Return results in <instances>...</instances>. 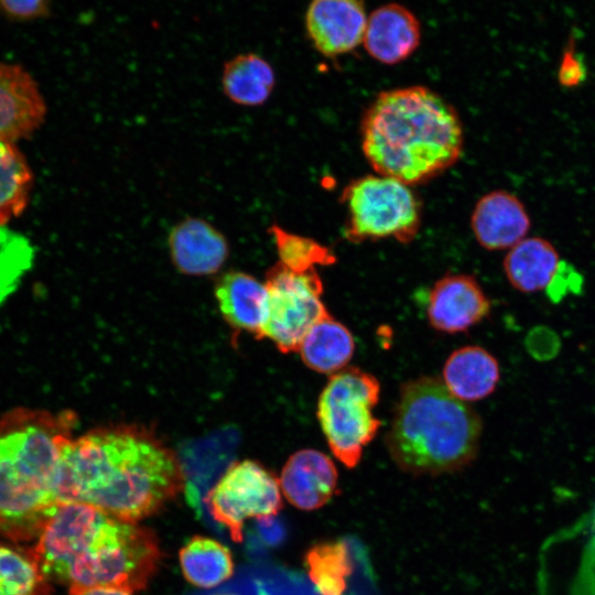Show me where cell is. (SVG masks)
<instances>
[{
	"label": "cell",
	"instance_id": "7402d4cb",
	"mask_svg": "<svg viewBox=\"0 0 595 595\" xmlns=\"http://www.w3.org/2000/svg\"><path fill=\"white\" fill-rule=\"evenodd\" d=\"M178 559L184 577L197 587H215L234 573L230 551L212 538H191L180 550Z\"/></svg>",
	"mask_w": 595,
	"mask_h": 595
},
{
	"label": "cell",
	"instance_id": "e0dca14e",
	"mask_svg": "<svg viewBox=\"0 0 595 595\" xmlns=\"http://www.w3.org/2000/svg\"><path fill=\"white\" fill-rule=\"evenodd\" d=\"M215 294L223 316L232 327L263 337L269 303L264 283L245 272L231 271L219 279Z\"/></svg>",
	"mask_w": 595,
	"mask_h": 595
},
{
	"label": "cell",
	"instance_id": "cb8c5ba5",
	"mask_svg": "<svg viewBox=\"0 0 595 595\" xmlns=\"http://www.w3.org/2000/svg\"><path fill=\"white\" fill-rule=\"evenodd\" d=\"M304 564L316 591L321 595H343L353 573L347 544L342 540L323 541L305 553Z\"/></svg>",
	"mask_w": 595,
	"mask_h": 595
},
{
	"label": "cell",
	"instance_id": "44dd1931",
	"mask_svg": "<svg viewBox=\"0 0 595 595\" xmlns=\"http://www.w3.org/2000/svg\"><path fill=\"white\" fill-rule=\"evenodd\" d=\"M274 84L272 66L255 53L239 54L224 65L223 90L237 105L253 107L264 104Z\"/></svg>",
	"mask_w": 595,
	"mask_h": 595
},
{
	"label": "cell",
	"instance_id": "603a6c76",
	"mask_svg": "<svg viewBox=\"0 0 595 595\" xmlns=\"http://www.w3.org/2000/svg\"><path fill=\"white\" fill-rule=\"evenodd\" d=\"M33 180L32 170L15 142L0 139V226L25 209Z\"/></svg>",
	"mask_w": 595,
	"mask_h": 595
},
{
	"label": "cell",
	"instance_id": "ac0fdd59",
	"mask_svg": "<svg viewBox=\"0 0 595 595\" xmlns=\"http://www.w3.org/2000/svg\"><path fill=\"white\" fill-rule=\"evenodd\" d=\"M499 377L497 359L479 346L454 350L446 359L442 372V381L448 391L467 403L491 394Z\"/></svg>",
	"mask_w": 595,
	"mask_h": 595
},
{
	"label": "cell",
	"instance_id": "ffe728a7",
	"mask_svg": "<svg viewBox=\"0 0 595 595\" xmlns=\"http://www.w3.org/2000/svg\"><path fill=\"white\" fill-rule=\"evenodd\" d=\"M298 351L310 369L332 376L347 367L355 340L349 329L328 313L309 329Z\"/></svg>",
	"mask_w": 595,
	"mask_h": 595
},
{
	"label": "cell",
	"instance_id": "4dcf8cb0",
	"mask_svg": "<svg viewBox=\"0 0 595 595\" xmlns=\"http://www.w3.org/2000/svg\"><path fill=\"white\" fill-rule=\"evenodd\" d=\"M71 595H131V592L116 587H93Z\"/></svg>",
	"mask_w": 595,
	"mask_h": 595
},
{
	"label": "cell",
	"instance_id": "1f68e13d",
	"mask_svg": "<svg viewBox=\"0 0 595 595\" xmlns=\"http://www.w3.org/2000/svg\"><path fill=\"white\" fill-rule=\"evenodd\" d=\"M213 595H242L240 593H236V592H231V591H227V592H218V593H215Z\"/></svg>",
	"mask_w": 595,
	"mask_h": 595
},
{
	"label": "cell",
	"instance_id": "484cf974",
	"mask_svg": "<svg viewBox=\"0 0 595 595\" xmlns=\"http://www.w3.org/2000/svg\"><path fill=\"white\" fill-rule=\"evenodd\" d=\"M43 578L32 551L0 543V595H34Z\"/></svg>",
	"mask_w": 595,
	"mask_h": 595
},
{
	"label": "cell",
	"instance_id": "8992f818",
	"mask_svg": "<svg viewBox=\"0 0 595 595\" xmlns=\"http://www.w3.org/2000/svg\"><path fill=\"white\" fill-rule=\"evenodd\" d=\"M380 383L371 374L346 367L332 375L317 402V419L334 456L355 467L381 425L375 415Z\"/></svg>",
	"mask_w": 595,
	"mask_h": 595
},
{
	"label": "cell",
	"instance_id": "4fadbf2b",
	"mask_svg": "<svg viewBox=\"0 0 595 595\" xmlns=\"http://www.w3.org/2000/svg\"><path fill=\"white\" fill-rule=\"evenodd\" d=\"M470 226L483 248L504 250L524 239L531 220L518 196L505 190H496L478 199L472 213Z\"/></svg>",
	"mask_w": 595,
	"mask_h": 595
},
{
	"label": "cell",
	"instance_id": "7a4b0ae2",
	"mask_svg": "<svg viewBox=\"0 0 595 595\" xmlns=\"http://www.w3.org/2000/svg\"><path fill=\"white\" fill-rule=\"evenodd\" d=\"M36 536L32 552L41 573L66 584L69 594L144 588L161 559L151 531L85 504H57Z\"/></svg>",
	"mask_w": 595,
	"mask_h": 595
},
{
	"label": "cell",
	"instance_id": "9c48e42d",
	"mask_svg": "<svg viewBox=\"0 0 595 595\" xmlns=\"http://www.w3.org/2000/svg\"><path fill=\"white\" fill-rule=\"evenodd\" d=\"M206 501L213 518L239 542L247 519L275 516L282 508L280 480L259 463L241 461L228 467Z\"/></svg>",
	"mask_w": 595,
	"mask_h": 595
},
{
	"label": "cell",
	"instance_id": "7c38bea8",
	"mask_svg": "<svg viewBox=\"0 0 595 595\" xmlns=\"http://www.w3.org/2000/svg\"><path fill=\"white\" fill-rule=\"evenodd\" d=\"M46 116V104L32 75L19 64L0 61V139L31 136Z\"/></svg>",
	"mask_w": 595,
	"mask_h": 595
},
{
	"label": "cell",
	"instance_id": "8fae6325",
	"mask_svg": "<svg viewBox=\"0 0 595 595\" xmlns=\"http://www.w3.org/2000/svg\"><path fill=\"white\" fill-rule=\"evenodd\" d=\"M367 18L361 1L315 0L306 9L305 29L317 52L335 57L363 43Z\"/></svg>",
	"mask_w": 595,
	"mask_h": 595
},
{
	"label": "cell",
	"instance_id": "ba28073f",
	"mask_svg": "<svg viewBox=\"0 0 595 595\" xmlns=\"http://www.w3.org/2000/svg\"><path fill=\"white\" fill-rule=\"evenodd\" d=\"M264 284L269 303L263 337L284 354L298 351L309 329L329 313L322 301L317 270L294 273L277 263L268 271Z\"/></svg>",
	"mask_w": 595,
	"mask_h": 595
},
{
	"label": "cell",
	"instance_id": "3957f363",
	"mask_svg": "<svg viewBox=\"0 0 595 595\" xmlns=\"http://www.w3.org/2000/svg\"><path fill=\"white\" fill-rule=\"evenodd\" d=\"M361 149L375 172L409 186L442 174L462 155L455 108L424 86L381 91L360 125Z\"/></svg>",
	"mask_w": 595,
	"mask_h": 595
},
{
	"label": "cell",
	"instance_id": "52a82bcc",
	"mask_svg": "<svg viewBox=\"0 0 595 595\" xmlns=\"http://www.w3.org/2000/svg\"><path fill=\"white\" fill-rule=\"evenodd\" d=\"M346 238L354 242L394 238L407 244L421 226V203L411 187L382 175H365L344 188Z\"/></svg>",
	"mask_w": 595,
	"mask_h": 595
},
{
	"label": "cell",
	"instance_id": "6da1fadb",
	"mask_svg": "<svg viewBox=\"0 0 595 595\" xmlns=\"http://www.w3.org/2000/svg\"><path fill=\"white\" fill-rule=\"evenodd\" d=\"M182 485L181 465L169 448L143 430L119 425L68 442L62 455L57 499L134 522L158 511Z\"/></svg>",
	"mask_w": 595,
	"mask_h": 595
},
{
	"label": "cell",
	"instance_id": "9a60e30c",
	"mask_svg": "<svg viewBox=\"0 0 595 595\" xmlns=\"http://www.w3.org/2000/svg\"><path fill=\"white\" fill-rule=\"evenodd\" d=\"M421 25L405 7L388 3L367 18L363 44L377 62L394 65L407 60L420 45Z\"/></svg>",
	"mask_w": 595,
	"mask_h": 595
},
{
	"label": "cell",
	"instance_id": "d6986e66",
	"mask_svg": "<svg viewBox=\"0 0 595 595\" xmlns=\"http://www.w3.org/2000/svg\"><path fill=\"white\" fill-rule=\"evenodd\" d=\"M560 263L559 253L549 240L528 237L509 249L504 270L516 290L533 293L551 284Z\"/></svg>",
	"mask_w": 595,
	"mask_h": 595
},
{
	"label": "cell",
	"instance_id": "277c9868",
	"mask_svg": "<svg viewBox=\"0 0 595 595\" xmlns=\"http://www.w3.org/2000/svg\"><path fill=\"white\" fill-rule=\"evenodd\" d=\"M76 416L15 408L0 418V528L36 536L58 504L62 455Z\"/></svg>",
	"mask_w": 595,
	"mask_h": 595
},
{
	"label": "cell",
	"instance_id": "30bf717a",
	"mask_svg": "<svg viewBox=\"0 0 595 595\" xmlns=\"http://www.w3.org/2000/svg\"><path fill=\"white\" fill-rule=\"evenodd\" d=\"M489 312V299L473 275H444L434 283L428 296V321L439 332H465L484 321Z\"/></svg>",
	"mask_w": 595,
	"mask_h": 595
},
{
	"label": "cell",
	"instance_id": "5bb4252c",
	"mask_svg": "<svg viewBox=\"0 0 595 595\" xmlns=\"http://www.w3.org/2000/svg\"><path fill=\"white\" fill-rule=\"evenodd\" d=\"M337 479L335 464L325 453L305 448L286 461L280 487L290 504L309 511L331 500L337 489Z\"/></svg>",
	"mask_w": 595,
	"mask_h": 595
},
{
	"label": "cell",
	"instance_id": "83f0119b",
	"mask_svg": "<svg viewBox=\"0 0 595 595\" xmlns=\"http://www.w3.org/2000/svg\"><path fill=\"white\" fill-rule=\"evenodd\" d=\"M587 77L586 64L581 54L576 53L572 43L563 52L558 71V80L562 87L580 86Z\"/></svg>",
	"mask_w": 595,
	"mask_h": 595
},
{
	"label": "cell",
	"instance_id": "5b68a950",
	"mask_svg": "<svg viewBox=\"0 0 595 595\" xmlns=\"http://www.w3.org/2000/svg\"><path fill=\"white\" fill-rule=\"evenodd\" d=\"M483 430L478 413L436 377L403 383L386 446L391 459L412 475L461 469L476 457Z\"/></svg>",
	"mask_w": 595,
	"mask_h": 595
},
{
	"label": "cell",
	"instance_id": "d4e9b609",
	"mask_svg": "<svg viewBox=\"0 0 595 595\" xmlns=\"http://www.w3.org/2000/svg\"><path fill=\"white\" fill-rule=\"evenodd\" d=\"M273 237L279 263L294 273H306L316 270L317 266H331L336 262L334 252L313 238L284 230L278 224L269 227Z\"/></svg>",
	"mask_w": 595,
	"mask_h": 595
},
{
	"label": "cell",
	"instance_id": "4316f807",
	"mask_svg": "<svg viewBox=\"0 0 595 595\" xmlns=\"http://www.w3.org/2000/svg\"><path fill=\"white\" fill-rule=\"evenodd\" d=\"M32 251L21 237L0 231V304L30 268Z\"/></svg>",
	"mask_w": 595,
	"mask_h": 595
},
{
	"label": "cell",
	"instance_id": "2e32d148",
	"mask_svg": "<svg viewBox=\"0 0 595 595\" xmlns=\"http://www.w3.org/2000/svg\"><path fill=\"white\" fill-rule=\"evenodd\" d=\"M169 247L174 266L188 275L217 272L229 253L225 236L208 221L188 217L170 231Z\"/></svg>",
	"mask_w": 595,
	"mask_h": 595
},
{
	"label": "cell",
	"instance_id": "f1b7e54d",
	"mask_svg": "<svg viewBox=\"0 0 595 595\" xmlns=\"http://www.w3.org/2000/svg\"><path fill=\"white\" fill-rule=\"evenodd\" d=\"M0 10L14 20H33L45 17L50 12V2L44 0L0 1Z\"/></svg>",
	"mask_w": 595,
	"mask_h": 595
},
{
	"label": "cell",
	"instance_id": "f546056e",
	"mask_svg": "<svg viewBox=\"0 0 595 595\" xmlns=\"http://www.w3.org/2000/svg\"><path fill=\"white\" fill-rule=\"evenodd\" d=\"M256 529L267 545H277L284 538V529L273 516L257 518Z\"/></svg>",
	"mask_w": 595,
	"mask_h": 595
}]
</instances>
